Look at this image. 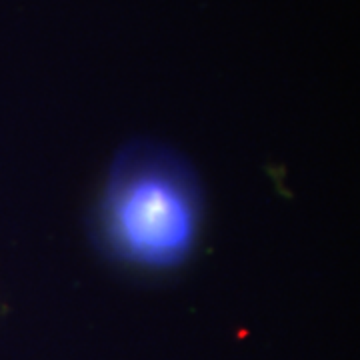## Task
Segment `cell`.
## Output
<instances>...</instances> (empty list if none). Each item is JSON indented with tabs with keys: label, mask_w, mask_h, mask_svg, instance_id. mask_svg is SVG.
Returning a JSON list of instances; mask_svg holds the SVG:
<instances>
[{
	"label": "cell",
	"mask_w": 360,
	"mask_h": 360,
	"mask_svg": "<svg viewBox=\"0 0 360 360\" xmlns=\"http://www.w3.org/2000/svg\"><path fill=\"white\" fill-rule=\"evenodd\" d=\"M110 224L116 243L130 257L170 262L186 250L193 236L191 196L158 174L127 180L110 198Z\"/></svg>",
	"instance_id": "cell-1"
}]
</instances>
